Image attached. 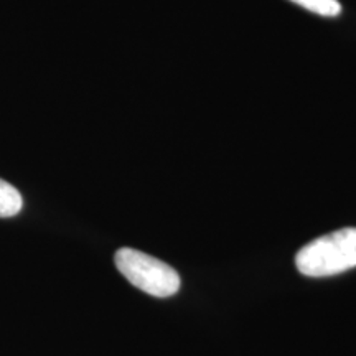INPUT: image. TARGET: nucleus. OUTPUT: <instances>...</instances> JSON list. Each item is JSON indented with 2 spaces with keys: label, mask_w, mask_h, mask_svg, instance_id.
<instances>
[{
  "label": "nucleus",
  "mask_w": 356,
  "mask_h": 356,
  "mask_svg": "<svg viewBox=\"0 0 356 356\" xmlns=\"http://www.w3.org/2000/svg\"><path fill=\"white\" fill-rule=\"evenodd\" d=\"M296 266L307 277H328L356 267V228L320 236L297 252Z\"/></svg>",
  "instance_id": "obj_1"
},
{
  "label": "nucleus",
  "mask_w": 356,
  "mask_h": 356,
  "mask_svg": "<svg viewBox=\"0 0 356 356\" xmlns=\"http://www.w3.org/2000/svg\"><path fill=\"white\" fill-rule=\"evenodd\" d=\"M22 207H24V200H22L20 191L0 178V218L19 215Z\"/></svg>",
  "instance_id": "obj_3"
},
{
  "label": "nucleus",
  "mask_w": 356,
  "mask_h": 356,
  "mask_svg": "<svg viewBox=\"0 0 356 356\" xmlns=\"http://www.w3.org/2000/svg\"><path fill=\"white\" fill-rule=\"evenodd\" d=\"M118 270L134 287L154 297H170L180 289V275L167 262L132 248H121L114 256Z\"/></svg>",
  "instance_id": "obj_2"
},
{
  "label": "nucleus",
  "mask_w": 356,
  "mask_h": 356,
  "mask_svg": "<svg viewBox=\"0 0 356 356\" xmlns=\"http://www.w3.org/2000/svg\"><path fill=\"white\" fill-rule=\"evenodd\" d=\"M291 2L322 17H337L341 12V6L338 0H291Z\"/></svg>",
  "instance_id": "obj_4"
}]
</instances>
